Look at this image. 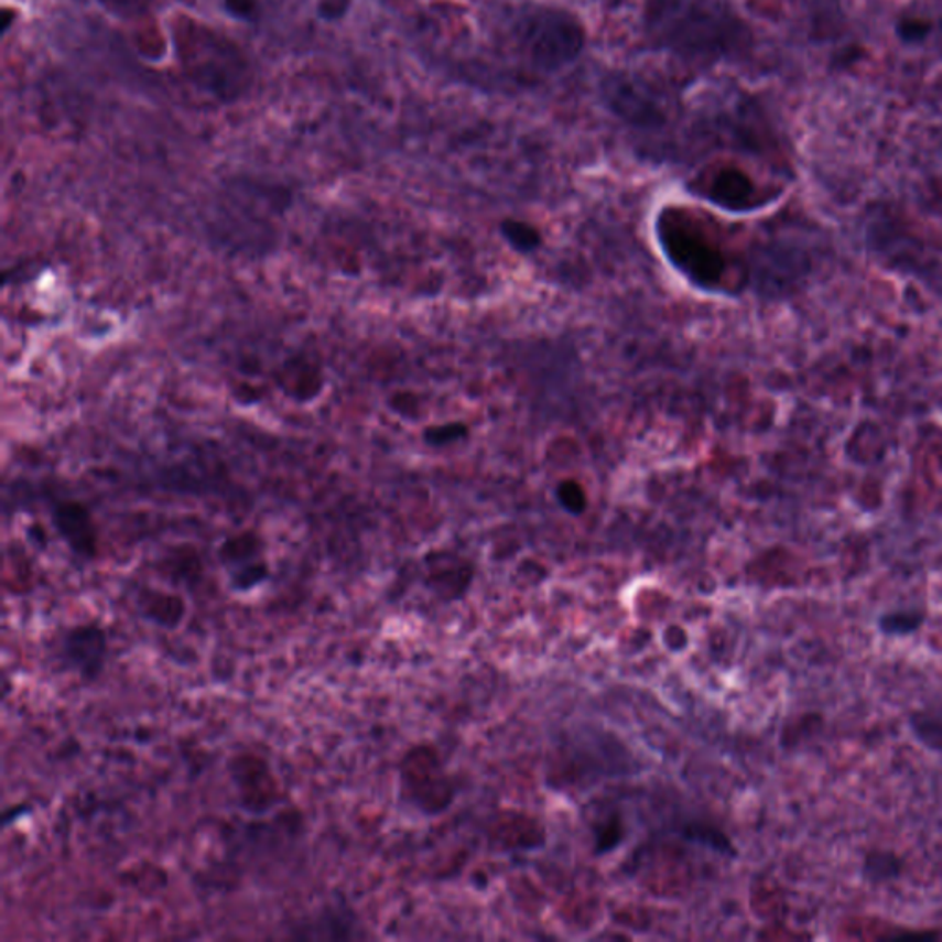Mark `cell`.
Returning <instances> with one entry per match:
<instances>
[{
  "instance_id": "2",
  "label": "cell",
  "mask_w": 942,
  "mask_h": 942,
  "mask_svg": "<svg viewBox=\"0 0 942 942\" xmlns=\"http://www.w3.org/2000/svg\"><path fill=\"white\" fill-rule=\"evenodd\" d=\"M172 34L178 67L196 89L224 104H235L251 90V59L229 35L184 18L175 21Z\"/></svg>"
},
{
  "instance_id": "16",
  "label": "cell",
  "mask_w": 942,
  "mask_h": 942,
  "mask_svg": "<svg viewBox=\"0 0 942 942\" xmlns=\"http://www.w3.org/2000/svg\"><path fill=\"white\" fill-rule=\"evenodd\" d=\"M620 837H622V826H620L619 818H611V820L606 821L600 826V831H598V842H600V847L598 851L604 853V851H609V848H615L620 843Z\"/></svg>"
},
{
  "instance_id": "15",
  "label": "cell",
  "mask_w": 942,
  "mask_h": 942,
  "mask_svg": "<svg viewBox=\"0 0 942 942\" xmlns=\"http://www.w3.org/2000/svg\"><path fill=\"white\" fill-rule=\"evenodd\" d=\"M466 433V427L461 424L442 425V427H433L425 433V441L430 442L431 446H446L452 442L463 438Z\"/></svg>"
},
{
  "instance_id": "5",
  "label": "cell",
  "mask_w": 942,
  "mask_h": 942,
  "mask_svg": "<svg viewBox=\"0 0 942 942\" xmlns=\"http://www.w3.org/2000/svg\"><path fill=\"white\" fill-rule=\"evenodd\" d=\"M663 232L664 247L674 260L697 284L713 285L724 271V257L711 246L700 230L692 227L681 214L672 210Z\"/></svg>"
},
{
  "instance_id": "11",
  "label": "cell",
  "mask_w": 942,
  "mask_h": 942,
  "mask_svg": "<svg viewBox=\"0 0 942 942\" xmlns=\"http://www.w3.org/2000/svg\"><path fill=\"white\" fill-rule=\"evenodd\" d=\"M865 880L870 884L895 880L902 875V858L891 851H869L864 858Z\"/></svg>"
},
{
  "instance_id": "17",
  "label": "cell",
  "mask_w": 942,
  "mask_h": 942,
  "mask_svg": "<svg viewBox=\"0 0 942 942\" xmlns=\"http://www.w3.org/2000/svg\"><path fill=\"white\" fill-rule=\"evenodd\" d=\"M225 10L232 13V18L251 21L258 13V0H225Z\"/></svg>"
},
{
  "instance_id": "3",
  "label": "cell",
  "mask_w": 942,
  "mask_h": 942,
  "mask_svg": "<svg viewBox=\"0 0 942 942\" xmlns=\"http://www.w3.org/2000/svg\"><path fill=\"white\" fill-rule=\"evenodd\" d=\"M516 35L524 59L541 74L570 67L586 48L581 21L560 8H535L519 21Z\"/></svg>"
},
{
  "instance_id": "4",
  "label": "cell",
  "mask_w": 942,
  "mask_h": 942,
  "mask_svg": "<svg viewBox=\"0 0 942 942\" xmlns=\"http://www.w3.org/2000/svg\"><path fill=\"white\" fill-rule=\"evenodd\" d=\"M600 96L611 115L634 128L656 129L669 122L667 104L648 79L631 73H609Z\"/></svg>"
},
{
  "instance_id": "9",
  "label": "cell",
  "mask_w": 942,
  "mask_h": 942,
  "mask_svg": "<svg viewBox=\"0 0 942 942\" xmlns=\"http://www.w3.org/2000/svg\"><path fill=\"white\" fill-rule=\"evenodd\" d=\"M134 608L142 619L162 630H177L186 617V603L175 593L156 592L153 587H142L134 597Z\"/></svg>"
},
{
  "instance_id": "8",
  "label": "cell",
  "mask_w": 942,
  "mask_h": 942,
  "mask_svg": "<svg viewBox=\"0 0 942 942\" xmlns=\"http://www.w3.org/2000/svg\"><path fill=\"white\" fill-rule=\"evenodd\" d=\"M52 521L57 534L76 556L93 560L98 551V535L87 508L78 502H62L54 508Z\"/></svg>"
},
{
  "instance_id": "7",
  "label": "cell",
  "mask_w": 942,
  "mask_h": 942,
  "mask_svg": "<svg viewBox=\"0 0 942 942\" xmlns=\"http://www.w3.org/2000/svg\"><path fill=\"white\" fill-rule=\"evenodd\" d=\"M219 557L229 571L232 592H251L269 578L268 563L262 562V545L251 534L225 541Z\"/></svg>"
},
{
  "instance_id": "14",
  "label": "cell",
  "mask_w": 942,
  "mask_h": 942,
  "mask_svg": "<svg viewBox=\"0 0 942 942\" xmlns=\"http://www.w3.org/2000/svg\"><path fill=\"white\" fill-rule=\"evenodd\" d=\"M557 501L562 502V507L567 510V512L578 513L584 512L587 507L586 494L582 490V486L575 480H565L562 485L557 486Z\"/></svg>"
},
{
  "instance_id": "10",
  "label": "cell",
  "mask_w": 942,
  "mask_h": 942,
  "mask_svg": "<svg viewBox=\"0 0 942 942\" xmlns=\"http://www.w3.org/2000/svg\"><path fill=\"white\" fill-rule=\"evenodd\" d=\"M755 194L751 178L736 167H724L708 184V197L725 208H744Z\"/></svg>"
},
{
  "instance_id": "18",
  "label": "cell",
  "mask_w": 942,
  "mask_h": 942,
  "mask_svg": "<svg viewBox=\"0 0 942 942\" xmlns=\"http://www.w3.org/2000/svg\"><path fill=\"white\" fill-rule=\"evenodd\" d=\"M898 32L902 35L906 41H919L922 37H925V34L930 32L928 30V24L920 23V21H903L900 26H898Z\"/></svg>"
},
{
  "instance_id": "13",
  "label": "cell",
  "mask_w": 942,
  "mask_h": 942,
  "mask_svg": "<svg viewBox=\"0 0 942 942\" xmlns=\"http://www.w3.org/2000/svg\"><path fill=\"white\" fill-rule=\"evenodd\" d=\"M502 235L507 238L508 243L513 249H518L519 252L534 251L541 241L540 232L532 225L512 221V219L502 224Z\"/></svg>"
},
{
  "instance_id": "19",
  "label": "cell",
  "mask_w": 942,
  "mask_h": 942,
  "mask_svg": "<svg viewBox=\"0 0 942 942\" xmlns=\"http://www.w3.org/2000/svg\"><path fill=\"white\" fill-rule=\"evenodd\" d=\"M101 2H106L107 7L117 10V12L131 13L144 10L150 0H101Z\"/></svg>"
},
{
  "instance_id": "12",
  "label": "cell",
  "mask_w": 942,
  "mask_h": 942,
  "mask_svg": "<svg viewBox=\"0 0 942 942\" xmlns=\"http://www.w3.org/2000/svg\"><path fill=\"white\" fill-rule=\"evenodd\" d=\"M925 615L919 609H898L891 614L881 615L878 619V628L884 636L906 637L911 636L924 625Z\"/></svg>"
},
{
  "instance_id": "1",
  "label": "cell",
  "mask_w": 942,
  "mask_h": 942,
  "mask_svg": "<svg viewBox=\"0 0 942 942\" xmlns=\"http://www.w3.org/2000/svg\"><path fill=\"white\" fill-rule=\"evenodd\" d=\"M642 29L659 51L700 65L740 56L751 43L724 0H642Z\"/></svg>"
},
{
  "instance_id": "6",
  "label": "cell",
  "mask_w": 942,
  "mask_h": 942,
  "mask_svg": "<svg viewBox=\"0 0 942 942\" xmlns=\"http://www.w3.org/2000/svg\"><path fill=\"white\" fill-rule=\"evenodd\" d=\"M63 669L71 670L85 683L100 680L109 656V637L98 622L71 626L57 645Z\"/></svg>"
}]
</instances>
